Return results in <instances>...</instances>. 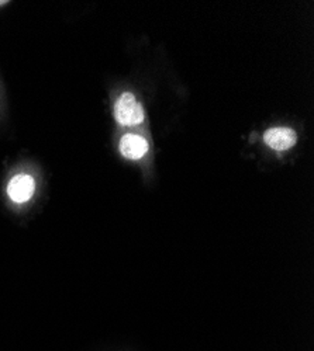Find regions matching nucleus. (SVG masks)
<instances>
[{
	"label": "nucleus",
	"mask_w": 314,
	"mask_h": 351,
	"mask_svg": "<svg viewBox=\"0 0 314 351\" xmlns=\"http://www.w3.org/2000/svg\"><path fill=\"white\" fill-rule=\"evenodd\" d=\"M114 117L123 127H137L144 121V110L133 93H123L114 104Z\"/></svg>",
	"instance_id": "nucleus-1"
},
{
	"label": "nucleus",
	"mask_w": 314,
	"mask_h": 351,
	"mask_svg": "<svg viewBox=\"0 0 314 351\" xmlns=\"http://www.w3.org/2000/svg\"><path fill=\"white\" fill-rule=\"evenodd\" d=\"M36 191V180L30 174H16L8 184V195L12 201L23 204L30 199Z\"/></svg>",
	"instance_id": "nucleus-2"
},
{
	"label": "nucleus",
	"mask_w": 314,
	"mask_h": 351,
	"mask_svg": "<svg viewBox=\"0 0 314 351\" xmlns=\"http://www.w3.org/2000/svg\"><path fill=\"white\" fill-rule=\"evenodd\" d=\"M264 142L271 149L276 152H283L291 149L298 142V134L288 127L271 128L264 134Z\"/></svg>",
	"instance_id": "nucleus-3"
},
{
	"label": "nucleus",
	"mask_w": 314,
	"mask_h": 351,
	"mask_svg": "<svg viewBox=\"0 0 314 351\" xmlns=\"http://www.w3.org/2000/svg\"><path fill=\"white\" fill-rule=\"evenodd\" d=\"M120 154L128 160H139L148 154V142L137 134H126L120 141Z\"/></svg>",
	"instance_id": "nucleus-4"
},
{
	"label": "nucleus",
	"mask_w": 314,
	"mask_h": 351,
	"mask_svg": "<svg viewBox=\"0 0 314 351\" xmlns=\"http://www.w3.org/2000/svg\"><path fill=\"white\" fill-rule=\"evenodd\" d=\"M9 2H6V0H0V6H5V5H8Z\"/></svg>",
	"instance_id": "nucleus-5"
}]
</instances>
